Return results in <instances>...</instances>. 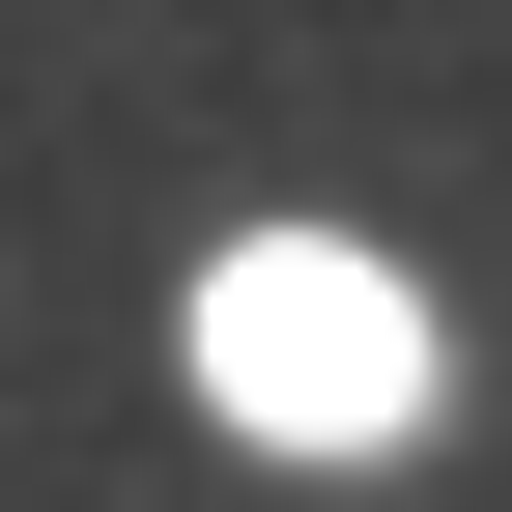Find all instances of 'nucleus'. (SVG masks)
I'll list each match as a JSON object with an SVG mask.
<instances>
[{"label": "nucleus", "mask_w": 512, "mask_h": 512, "mask_svg": "<svg viewBox=\"0 0 512 512\" xmlns=\"http://www.w3.org/2000/svg\"><path fill=\"white\" fill-rule=\"evenodd\" d=\"M200 399L256 427V456H399V427H427V313H399V256L256 228L228 285H200Z\"/></svg>", "instance_id": "f257e3e1"}]
</instances>
